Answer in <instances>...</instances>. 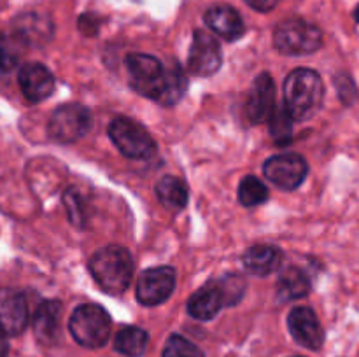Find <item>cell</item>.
I'll return each instance as SVG.
<instances>
[{
  "instance_id": "cell-1",
  "label": "cell",
  "mask_w": 359,
  "mask_h": 357,
  "mask_svg": "<svg viewBox=\"0 0 359 357\" xmlns=\"http://www.w3.org/2000/svg\"><path fill=\"white\" fill-rule=\"evenodd\" d=\"M325 100L321 76L311 69H297L284 80V107L294 121L311 119Z\"/></svg>"
},
{
  "instance_id": "cell-2",
  "label": "cell",
  "mask_w": 359,
  "mask_h": 357,
  "mask_svg": "<svg viewBox=\"0 0 359 357\" xmlns=\"http://www.w3.org/2000/svg\"><path fill=\"white\" fill-rule=\"evenodd\" d=\"M90 272L105 293L121 294L132 282L133 259L126 248L111 245L93 254L90 261Z\"/></svg>"
},
{
  "instance_id": "cell-3",
  "label": "cell",
  "mask_w": 359,
  "mask_h": 357,
  "mask_svg": "<svg viewBox=\"0 0 359 357\" xmlns=\"http://www.w3.org/2000/svg\"><path fill=\"white\" fill-rule=\"evenodd\" d=\"M112 321L111 315L100 304H79L69 321L70 335L86 349H100L109 342Z\"/></svg>"
},
{
  "instance_id": "cell-4",
  "label": "cell",
  "mask_w": 359,
  "mask_h": 357,
  "mask_svg": "<svg viewBox=\"0 0 359 357\" xmlns=\"http://www.w3.org/2000/svg\"><path fill=\"white\" fill-rule=\"evenodd\" d=\"M273 46L283 55H312L323 46V34L314 23L290 18L280 21L273 30Z\"/></svg>"
},
{
  "instance_id": "cell-5",
  "label": "cell",
  "mask_w": 359,
  "mask_h": 357,
  "mask_svg": "<svg viewBox=\"0 0 359 357\" xmlns=\"http://www.w3.org/2000/svg\"><path fill=\"white\" fill-rule=\"evenodd\" d=\"M125 62L133 90L142 97L160 102L167 83V70L160 59L144 52H130Z\"/></svg>"
},
{
  "instance_id": "cell-6",
  "label": "cell",
  "mask_w": 359,
  "mask_h": 357,
  "mask_svg": "<svg viewBox=\"0 0 359 357\" xmlns=\"http://www.w3.org/2000/svg\"><path fill=\"white\" fill-rule=\"evenodd\" d=\"M112 144L130 160H147L156 150V142L144 126L128 118H116L109 125Z\"/></svg>"
},
{
  "instance_id": "cell-7",
  "label": "cell",
  "mask_w": 359,
  "mask_h": 357,
  "mask_svg": "<svg viewBox=\"0 0 359 357\" xmlns=\"http://www.w3.org/2000/svg\"><path fill=\"white\" fill-rule=\"evenodd\" d=\"M91 128V114L79 104H67L53 112L48 122V133L55 142L72 144L83 139Z\"/></svg>"
},
{
  "instance_id": "cell-8",
  "label": "cell",
  "mask_w": 359,
  "mask_h": 357,
  "mask_svg": "<svg viewBox=\"0 0 359 357\" xmlns=\"http://www.w3.org/2000/svg\"><path fill=\"white\" fill-rule=\"evenodd\" d=\"M263 174L270 182L291 191V189H297L305 181L309 174V164L300 154H277V156L269 158L265 161Z\"/></svg>"
},
{
  "instance_id": "cell-9",
  "label": "cell",
  "mask_w": 359,
  "mask_h": 357,
  "mask_svg": "<svg viewBox=\"0 0 359 357\" xmlns=\"http://www.w3.org/2000/svg\"><path fill=\"white\" fill-rule=\"evenodd\" d=\"M175 287V272L170 266H156L140 273L137 300L146 307H156L170 298Z\"/></svg>"
},
{
  "instance_id": "cell-10",
  "label": "cell",
  "mask_w": 359,
  "mask_h": 357,
  "mask_svg": "<svg viewBox=\"0 0 359 357\" xmlns=\"http://www.w3.org/2000/svg\"><path fill=\"white\" fill-rule=\"evenodd\" d=\"M223 63L219 42L210 34L203 30H196L193 34L191 48L188 55V66L195 76L209 77L219 70Z\"/></svg>"
},
{
  "instance_id": "cell-11",
  "label": "cell",
  "mask_w": 359,
  "mask_h": 357,
  "mask_svg": "<svg viewBox=\"0 0 359 357\" xmlns=\"http://www.w3.org/2000/svg\"><path fill=\"white\" fill-rule=\"evenodd\" d=\"M28 324V301L21 290L0 289V329L9 336H18Z\"/></svg>"
},
{
  "instance_id": "cell-12",
  "label": "cell",
  "mask_w": 359,
  "mask_h": 357,
  "mask_svg": "<svg viewBox=\"0 0 359 357\" xmlns=\"http://www.w3.org/2000/svg\"><path fill=\"white\" fill-rule=\"evenodd\" d=\"M287 328L291 336L302 346L311 350H319L325 343V332L318 321L314 310L307 307H297L287 315Z\"/></svg>"
},
{
  "instance_id": "cell-13",
  "label": "cell",
  "mask_w": 359,
  "mask_h": 357,
  "mask_svg": "<svg viewBox=\"0 0 359 357\" xmlns=\"http://www.w3.org/2000/svg\"><path fill=\"white\" fill-rule=\"evenodd\" d=\"M276 102V86L270 74H259L252 83L245 102V118L251 125H259L273 114Z\"/></svg>"
},
{
  "instance_id": "cell-14",
  "label": "cell",
  "mask_w": 359,
  "mask_h": 357,
  "mask_svg": "<svg viewBox=\"0 0 359 357\" xmlns=\"http://www.w3.org/2000/svg\"><path fill=\"white\" fill-rule=\"evenodd\" d=\"M18 83L30 104L44 102L55 90V76L42 63H27L21 66L18 74Z\"/></svg>"
},
{
  "instance_id": "cell-15",
  "label": "cell",
  "mask_w": 359,
  "mask_h": 357,
  "mask_svg": "<svg viewBox=\"0 0 359 357\" xmlns=\"http://www.w3.org/2000/svg\"><path fill=\"white\" fill-rule=\"evenodd\" d=\"M60 321H62V303L60 301H42L32 318L34 335L42 345H53L60 338Z\"/></svg>"
},
{
  "instance_id": "cell-16",
  "label": "cell",
  "mask_w": 359,
  "mask_h": 357,
  "mask_svg": "<svg viewBox=\"0 0 359 357\" xmlns=\"http://www.w3.org/2000/svg\"><path fill=\"white\" fill-rule=\"evenodd\" d=\"M226 304L223 289L219 282H210L205 287L193 294L188 301V314L198 321H210L219 314L221 308Z\"/></svg>"
},
{
  "instance_id": "cell-17",
  "label": "cell",
  "mask_w": 359,
  "mask_h": 357,
  "mask_svg": "<svg viewBox=\"0 0 359 357\" xmlns=\"http://www.w3.org/2000/svg\"><path fill=\"white\" fill-rule=\"evenodd\" d=\"M205 23L224 41H237L244 35V20L230 6H212L205 13Z\"/></svg>"
},
{
  "instance_id": "cell-18",
  "label": "cell",
  "mask_w": 359,
  "mask_h": 357,
  "mask_svg": "<svg viewBox=\"0 0 359 357\" xmlns=\"http://www.w3.org/2000/svg\"><path fill=\"white\" fill-rule=\"evenodd\" d=\"M245 270L256 276H266L276 273L284 261V254L280 248L273 245H255L248 248L242 258Z\"/></svg>"
},
{
  "instance_id": "cell-19",
  "label": "cell",
  "mask_w": 359,
  "mask_h": 357,
  "mask_svg": "<svg viewBox=\"0 0 359 357\" xmlns=\"http://www.w3.org/2000/svg\"><path fill=\"white\" fill-rule=\"evenodd\" d=\"M13 31L21 37L27 46H42L51 38L53 24L46 16L37 13L21 14L14 20Z\"/></svg>"
},
{
  "instance_id": "cell-20",
  "label": "cell",
  "mask_w": 359,
  "mask_h": 357,
  "mask_svg": "<svg viewBox=\"0 0 359 357\" xmlns=\"http://www.w3.org/2000/svg\"><path fill=\"white\" fill-rule=\"evenodd\" d=\"M156 196L165 206H170V209H182L188 203V188H186L184 182L177 177H161L156 182Z\"/></svg>"
},
{
  "instance_id": "cell-21",
  "label": "cell",
  "mask_w": 359,
  "mask_h": 357,
  "mask_svg": "<svg viewBox=\"0 0 359 357\" xmlns=\"http://www.w3.org/2000/svg\"><path fill=\"white\" fill-rule=\"evenodd\" d=\"M149 336L144 329L135 328V326H126L116 335L114 346L118 352L125 354L128 357H140L146 352Z\"/></svg>"
},
{
  "instance_id": "cell-22",
  "label": "cell",
  "mask_w": 359,
  "mask_h": 357,
  "mask_svg": "<svg viewBox=\"0 0 359 357\" xmlns=\"http://www.w3.org/2000/svg\"><path fill=\"white\" fill-rule=\"evenodd\" d=\"M25 48L27 44L13 30L0 34V74H7L16 69Z\"/></svg>"
},
{
  "instance_id": "cell-23",
  "label": "cell",
  "mask_w": 359,
  "mask_h": 357,
  "mask_svg": "<svg viewBox=\"0 0 359 357\" xmlns=\"http://www.w3.org/2000/svg\"><path fill=\"white\" fill-rule=\"evenodd\" d=\"M309 289H311V284L302 270L287 268L286 272L280 273L277 293L283 300H300V298L307 296Z\"/></svg>"
},
{
  "instance_id": "cell-24",
  "label": "cell",
  "mask_w": 359,
  "mask_h": 357,
  "mask_svg": "<svg viewBox=\"0 0 359 357\" xmlns=\"http://www.w3.org/2000/svg\"><path fill=\"white\" fill-rule=\"evenodd\" d=\"M188 90V77L182 72L179 65L167 69V83H165L163 94L160 98V104L163 105H175Z\"/></svg>"
},
{
  "instance_id": "cell-25",
  "label": "cell",
  "mask_w": 359,
  "mask_h": 357,
  "mask_svg": "<svg viewBox=\"0 0 359 357\" xmlns=\"http://www.w3.org/2000/svg\"><path fill=\"white\" fill-rule=\"evenodd\" d=\"M238 200L244 206H258L269 200V189L259 178L249 175L238 186Z\"/></svg>"
},
{
  "instance_id": "cell-26",
  "label": "cell",
  "mask_w": 359,
  "mask_h": 357,
  "mask_svg": "<svg viewBox=\"0 0 359 357\" xmlns=\"http://www.w3.org/2000/svg\"><path fill=\"white\" fill-rule=\"evenodd\" d=\"M63 205H65L67 217L77 227H83L88 220V206L83 195L77 188H69L63 192Z\"/></svg>"
},
{
  "instance_id": "cell-27",
  "label": "cell",
  "mask_w": 359,
  "mask_h": 357,
  "mask_svg": "<svg viewBox=\"0 0 359 357\" xmlns=\"http://www.w3.org/2000/svg\"><path fill=\"white\" fill-rule=\"evenodd\" d=\"M163 357H205L202 350L181 335H172L163 349Z\"/></svg>"
},
{
  "instance_id": "cell-28",
  "label": "cell",
  "mask_w": 359,
  "mask_h": 357,
  "mask_svg": "<svg viewBox=\"0 0 359 357\" xmlns=\"http://www.w3.org/2000/svg\"><path fill=\"white\" fill-rule=\"evenodd\" d=\"M270 132L272 135L276 136V140L279 142H284L291 136L293 133V121L294 119L291 118L290 112L286 111V107H280L279 111H273V114L270 115Z\"/></svg>"
},
{
  "instance_id": "cell-29",
  "label": "cell",
  "mask_w": 359,
  "mask_h": 357,
  "mask_svg": "<svg viewBox=\"0 0 359 357\" xmlns=\"http://www.w3.org/2000/svg\"><path fill=\"white\" fill-rule=\"evenodd\" d=\"M335 84L337 88H339V94L344 100V104H353V102L356 100L358 90L349 76H337Z\"/></svg>"
},
{
  "instance_id": "cell-30",
  "label": "cell",
  "mask_w": 359,
  "mask_h": 357,
  "mask_svg": "<svg viewBox=\"0 0 359 357\" xmlns=\"http://www.w3.org/2000/svg\"><path fill=\"white\" fill-rule=\"evenodd\" d=\"M245 2H248L252 9L258 10V13H269V10H272L273 7L277 6L279 0H245Z\"/></svg>"
},
{
  "instance_id": "cell-31",
  "label": "cell",
  "mask_w": 359,
  "mask_h": 357,
  "mask_svg": "<svg viewBox=\"0 0 359 357\" xmlns=\"http://www.w3.org/2000/svg\"><path fill=\"white\" fill-rule=\"evenodd\" d=\"M9 354V342H7V335L0 329V357H7Z\"/></svg>"
},
{
  "instance_id": "cell-32",
  "label": "cell",
  "mask_w": 359,
  "mask_h": 357,
  "mask_svg": "<svg viewBox=\"0 0 359 357\" xmlns=\"http://www.w3.org/2000/svg\"><path fill=\"white\" fill-rule=\"evenodd\" d=\"M354 18H356V21H359V6H358L356 13H354Z\"/></svg>"
}]
</instances>
